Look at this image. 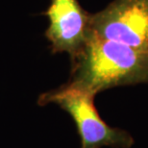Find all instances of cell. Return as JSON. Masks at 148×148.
I'll return each mask as SVG.
<instances>
[{
	"mask_svg": "<svg viewBox=\"0 0 148 148\" xmlns=\"http://www.w3.org/2000/svg\"><path fill=\"white\" fill-rule=\"evenodd\" d=\"M72 64L69 85L93 96L111 88L148 83V53L103 38L91 30Z\"/></svg>",
	"mask_w": 148,
	"mask_h": 148,
	"instance_id": "1",
	"label": "cell"
},
{
	"mask_svg": "<svg viewBox=\"0 0 148 148\" xmlns=\"http://www.w3.org/2000/svg\"><path fill=\"white\" fill-rule=\"evenodd\" d=\"M93 98L91 94L66 84L58 90L40 95L38 104L54 103L69 112L78 129L81 148L131 147V135L105 123L94 107Z\"/></svg>",
	"mask_w": 148,
	"mask_h": 148,
	"instance_id": "2",
	"label": "cell"
},
{
	"mask_svg": "<svg viewBox=\"0 0 148 148\" xmlns=\"http://www.w3.org/2000/svg\"><path fill=\"white\" fill-rule=\"evenodd\" d=\"M90 30L106 40L148 53V0H114L91 14Z\"/></svg>",
	"mask_w": 148,
	"mask_h": 148,
	"instance_id": "3",
	"label": "cell"
},
{
	"mask_svg": "<svg viewBox=\"0 0 148 148\" xmlns=\"http://www.w3.org/2000/svg\"><path fill=\"white\" fill-rule=\"evenodd\" d=\"M45 16L49 20L45 36L53 53L66 52L73 59L90 33L91 14L83 9L79 0H51Z\"/></svg>",
	"mask_w": 148,
	"mask_h": 148,
	"instance_id": "4",
	"label": "cell"
}]
</instances>
